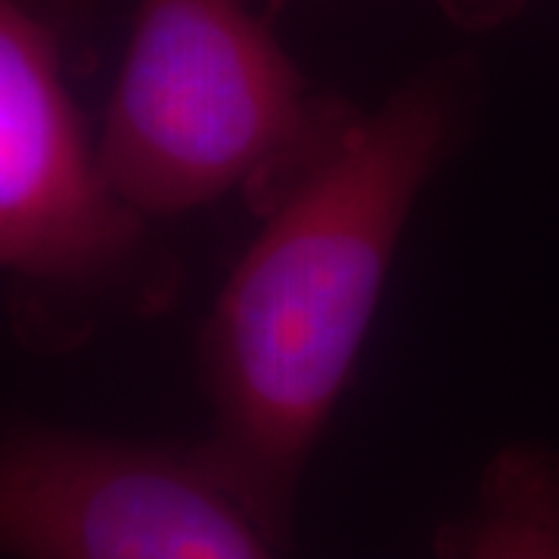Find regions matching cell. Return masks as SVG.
Listing matches in <instances>:
<instances>
[{
  "label": "cell",
  "mask_w": 559,
  "mask_h": 559,
  "mask_svg": "<svg viewBox=\"0 0 559 559\" xmlns=\"http://www.w3.org/2000/svg\"><path fill=\"white\" fill-rule=\"evenodd\" d=\"M457 121L454 84L423 75L348 112L261 212L264 227L202 333L212 429L200 463L286 547L301 473L348 380L401 227Z\"/></svg>",
  "instance_id": "6da1fadb"
},
{
  "label": "cell",
  "mask_w": 559,
  "mask_h": 559,
  "mask_svg": "<svg viewBox=\"0 0 559 559\" xmlns=\"http://www.w3.org/2000/svg\"><path fill=\"white\" fill-rule=\"evenodd\" d=\"M97 0H0V277L28 348L62 355L119 314H153L178 271L116 193L69 87Z\"/></svg>",
  "instance_id": "7a4b0ae2"
},
{
  "label": "cell",
  "mask_w": 559,
  "mask_h": 559,
  "mask_svg": "<svg viewBox=\"0 0 559 559\" xmlns=\"http://www.w3.org/2000/svg\"><path fill=\"white\" fill-rule=\"evenodd\" d=\"M352 109L311 97L246 0H134L106 106V178L143 218L240 190L264 212Z\"/></svg>",
  "instance_id": "3957f363"
},
{
  "label": "cell",
  "mask_w": 559,
  "mask_h": 559,
  "mask_svg": "<svg viewBox=\"0 0 559 559\" xmlns=\"http://www.w3.org/2000/svg\"><path fill=\"white\" fill-rule=\"evenodd\" d=\"M0 559H277L193 448L0 432Z\"/></svg>",
  "instance_id": "277c9868"
},
{
  "label": "cell",
  "mask_w": 559,
  "mask_h": 559,
  "mask_svg": "<svg viewBox=\"0 0 559 559\" xmlns=\"http://www.w3.org/2000/svg\"><path fill=\"white\" fill-rule=\"evenodd\" d=\"M441 559H559V454L513 444L488 463L463 520L439 532Z\"/></svg>",
  "instance_id": "5b68a950"
},
{
  "label": "cell",
  "mask_w": 559,
  "mask_h": 559,
  "mask_svg": "<svg viewBox=\"0 0 559 559\" xmlns=\"http://www.w3.org/2000/svg\"><path fill=\"white\" fill-rule=\"evenodd\" d=\"M274 3H277V0H274Z\"/></svg>",
  "instance_id": "8992f818"
}]
</instances>
